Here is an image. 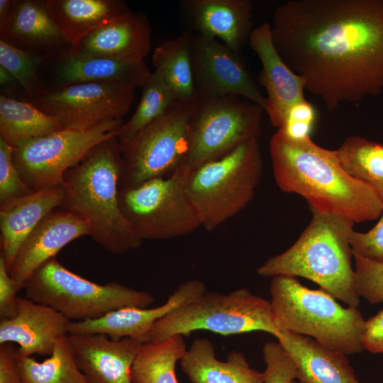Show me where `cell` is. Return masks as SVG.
I'll return each instance as SVG.
<instances>
[{
  "label": "cell",
  "mask_w": 383,
  "mask_h": 383,
  "mask_svg": "<svg viewBox=\"0 0 383 383\" xmlns=\"http://www.w3.org/2000/svg\"><path fill=\"white\" fill-rule=\"evenodd\" d=\"M271 33L328 110L383 91V0H289L275 9Z\"/></svg>",
  "instance_id": "cell-1"
},
{
  "label": "cell",
  "mask_w": 383,
  "mask_h": 383,
  "mask_svg": "<svg viewBox=\"0 0 383 383\" xmlns=\"http://www.w3.org/2000/svg\"><path fill=\"white\" fill-rule=\"evenodd\" d=\"M270 153L279 188L304 197L311 210L354 223L382 216L383 205L374 189L344 169L336 150L321 148L310 136L292 138L278 128L270 139Z\"/></svg>",
  "instance_id": "cell-2"
},
{
  "label": "cell",
  "mask_w": 383,
  "mask_h": 383,
  "mask_svg": "<svg viewBox=\"0 0 383 383\" xmlns=\"http://www.w3.org/2000/svg\"><path fill=\"white\" fill-rule=\"evenodd\" d=\"M122 170L117 135L92 148L64 174L62 209L90 226V237L113 255L137 249L142 240L122 213L118 201Z\"/></svg>",
  "instance_id": "cell-3"
},
{
  "label": "cell",
  "mask_w": 383,
  "mask_h": 383,
  "mask_svg": "<svg viewBox=\"0 0 383 383\" xmlns=\"http://www.w3.org/2000/svg\"><path fill=\"white\" fill-rule=\"evenodd\" d=\"M312 218L297 240L286 251L258 267L262 277H301L347 304L355 307L360 297L355 286L351 236L354 222L343 216L312 210Z\"/></svg>",
  "instance_id": "cell-4"
},
{
  "label": "cell",
  "mask_w": 383,
  "mask_h": 383,
  "mask_svg": "<svg viewBox=\"0 0 383 383\" xmlns=\"http://www.w3.org/2000/svg\"><path fill=\"white\" fill-rule=\"evenodd\" d=\"M271 307L277 328L306 335L345 355L365 350L366 321L357 308L343 307L323 289H311L296 277H272Z\"/></svg>",
  "instance_id": "cell-5"
},
{
  "label": "cell",
  "mask_w": 383,
  "mask_h": 383,
  "mask_svg": "<svg viewBox=\"0 0 383 383\" xmlns=\"http://www.w3.org/2000/svg\"><path fill=\"white\" fill-rule=\"evenodd\" d=\"M262 170L255 139L190 171L185 187L201 226L212 231L243 211L254 197Z\"/></svg>",
  "instance_id": "cell-6"
},
{
  "label": "cell",
  "mask_w": 383,
  "mask_h": 383,
  "mask_svg": "<svg viewBox=\"0 0 383 383\" xmlns=\"http://www.w3.org/2000/svg\"><path fill=\"white\" fill-rule=\"evenodd\" d=\"M199 330L223 335L264 331L275 338L279 332L270 301L240 288L227 294L205 292L172 310L155 321L145 343L175 335H189Z\"/></svg>",
  "instance_id": "cell-7"
},
{
  "label": "cell",
  "mask_w": 383,
  "mask_h": 383,
  "mask_svg": "<svg viewBox=\"0 0 383 383\" xmlns=\"http://www.w3.org/2000/svg\"><path fill=\"white\" fill-rule=\"evenodd\" d=\"M25 297L48 306L71 321L96 319L123 307L148 308L150 293L116 282L99 284L65 267L55 257L37 269L23 286Z\"/></svg>",
  "instance_id": "cell-8"
},
{
  "label": "cell",
  "mask_w": 383,
  "mask_h": 383,
  "mask_svg": "<svg viewBox=\"0 0 383 383\" xmlns=\"http://www.w3.org/2000/svg\"><path fill=\"white\" fill-rule=\"evenodd\" d=\"M264 109L237 95L196 96L182 167L192 171L257 139Z\"/></svg>",
  "instance_id": "cell-9"
},
{
  "label": "cell",
  "mask_w": 383,
  "mask_h": 383,
  "mask_svg": "<svg viewBox=\"0 0 383 383\" xmlns=\"http://www.w3.org/2000/svg\"><path fill=\"white\" fill-rule=\"evenodd\" d=\"M190 170L181 166L172 175L119 189L121 211L143 240H167L201 226L185 187Z\"/></svg>",
  "instance_id": "cell-10"
},
{
  "label": "cell",
  "mask_w": 383,
  "mask_h": 383,
  "mask_svg": "<svg viewBox=\"0 0 383 383\" xmlns=\"http://www.w3.org/2000/svg\"><path fill=\"white\" fill-rule=\"evenodd\" d=\"M195 100H177L164 114L128 141L120 143V189L167 177L182 165L187 149L189 119Z\"/></svg>",
  "instance_id": "cell-11"
},
{
  "label": "cell",
  "mask_w": 383,
  "mask_h": 383,
  "mask_svg": "<svg viewBox=\"0 0 383 383\" xmlns=\"http://www.w3.org/2000/svg\"><path fill=\"white\" fill-rule=\"evenodd\" d=\"M122 120L103 123L88 131L62 129L20 141L13 162L33 192L62 186L65 173L99 143L117 135Z\"/></svg>",
  "instance_id": "cell-12"
},
{
  "label": "cell",
  "mask_w": 383,
  "mask_h": 383,
  "mask_svg": "<svg viewBox=\"0 0 383 383\" xmlns=\"http://www.w3.org/2000/svg\"><path fill=\"white\" fill-rule=\"evenodd\" d=\"M135 89L101 83H82L43 88L28 101L55 118L63 129L88 131L130 110Z\"/></svg>",
  "instance_id": "cell-13"
},
{
  "label": "cell",
  "mask_w": 383,
  "mask_h": 383,
  "mask_svg": "<svg viewBox=\"0 0 383 383\" xmlns=\"http://www.w3.org/2000/svg\"><path fill=\"white\" fill-rule=\"evenodd\" d=\"M238 54L216 38L190 31V56L196 96L237 95L265 110L266 97Z\"/></svg>",
  "instance_id": "cell-14"
},
{
  "label": "cell",
  "mask_w": 383,
  "mask_h": 383,
  "mask_svg": "<svg viewBox=\"0 0 383 383\" xmlns=\"http://www.w3.org/2000/svg\"><path fill=\"white\" fill-rule=\"evenodd\" d=\"M206 292L199 279L180 284L162 305L154 308L123 307L96 319L71 321L69 334H104L113 340L130 338L145 343L156 321Z\"/></svg>",
  "instance_id": "cell-15"
},
{
  "label": "cell",
  "mask_w": 383,
  "mask_h": 383,
  "mask_svg": "<svg viewBox=\"0 0 383 383\" xmlns=\"http://www.w3.org/2000/svg\"><path fill=\"white\" fill-rule=\"evenodd\" d=\"M91 235L89 224L79 216L55 209L31 231L18 249L9 273L21 289L40 266L55 257L72 240Z\"/></svg>",
  "instance_id": "cell-16"
},
{
  "label": "cell",
  "mask_w": 383,
  "mask_h": 383,
  "mask_svg": "<svg viewBox=\"0 0 383 383\" xmlns=\"http://www.w3.org/2000/svg\"><path fill=\"white\" fill-rule=\"evenodd\" d=\"M249 43L262 67L259 80L267 92L265 111L271 123L279 128L290 107L306 99L304 81L290 70L278 54L270 23H264L254 28Z\"/></svg>",
  "instance_id": "cell-17"
},
{
  "label": "cell",
  "mask_w": 383,
  "mask_h": 383,
  "mask_svg": "<svg viewBox=\"0 0 383 383\" xmlns=\"http://www.w3.org/2000/svg\"><path fill=\"white\" fill-rule=\"evenodd\" d=\"M68 339L88 383H133L131 367L143 343L104 334H68Z\"/></svg>",
  "instance_id": "cell-18"
},
{
  "label": "cell",
  "mask_w": 383,
  "mask_h": 383,
  "mask_svg": "<svg viewBox=\"0 0 383 383\" xmlns=\"http://www.w3.org/2000/svg\"><path fill=\"white\" fill-rule=\"evenodd\" d=\"M70 322L48 306L18 296L16 315L0 321V345L17 343L23 357L50 356L57 340L69 334Z\"/></svg>",
  "instance_id": "cell-19"
},
{
  "label": "cell",
  "mask_w": 383,
  "mask_h": 383,
  "mask_svg": "<svg viewBox=\"0 0 383 383\" xmlns=\"http://www.w3.org/2000/svg\"><path fill=\"white\" fill-rule=\"evenodd\" d=\"M55 55V76L63 86L82 83H101L125 89L143 87L152 72L146 64L128 62L86 55L72 46Z\"/></svg>",
  "instance_id": "cell-20"
},
{
  "label": "cell",
  "mask_w": 383,
  "mask_h": 383,
  "mask_svg": "<svg viewBox=\"0 0 383 383\" xmlns=\"http://www.w3.org/2000/svg\"><path fill=\"white\" fill-rule=\"evenodd\" d=\"M72 47L92 56L140 62L151 48V27L141 11L126 16L91 31Z\"/></svg>",
  "instance_id": "cell-21"
},
{
  "label": "cell",
  "mask_w": 383,
  "mask_h": 383,
  "mask_svg": "<svg viewBox=\"0 0 383 383\" xmlns=\"http://www.w3.org/2000/svg\"><path fill=\"white\" fill-rule=\"evenodd\" d=\"M0 40L41 55L58 53L69 45L46 1L40 0H16L8 18L0 25Z\"/></svg>",
  "instance_id": "cell-22"
},
{
  "label": "cell",
  "mask_w": 383,
  "mask_h": 383,
  "mask_svg": "<svg viewBox=\"0 0 383 383\" xmlns=\"http://www.w3.org/2000/svg\"><path fill=\"white\" fill-rule=\"evenodd\" d=\"M184 4L195 33L219 38L237 53L249 42L253 30L250 0H188Z\"/></svg>",
  "instance_id": "cell-23"
},
{
  "label": "cell",
  "mask_w": 383,
  "mask_h": 383,
  "mask_svg": "<svg viewBox=\"0 0 383 383\" xmlns=\"http://www.w3.org/2000/svg\"><path fill=\"white\" fill-rule=\"evenodd\" d=\"M64 196L62 186H57L0 204L1 255L8 270L28 235L61 206Z\"/></svg>",
  "instance_id": "cell-24"
},
{
  "label": "cell",
  "mask_w": 383,
  "mask_h": 383,
  "mask_svg": "<svg viewBox=\"0 0 383 383\" xmlns=\"http://www.w3.org/2000/svg\"><path fill=\"white\" fill-rule=\"evenodd\" d=\"M276 338L294 360L299 383H360L346 355L286 330Z\"/></svg>",
  "instance_id": "cell-25"
},
{
  "label": "cell",
  "mask_w": 383,
  "mask_h": 383,
  "mask_svg": "<svg viewBox=\"0 0 383 383\" xmlns=\"http://www.w3.org/2000/svg\"><path fill=\"white\" fill-rule=\"evenodd\" d=\"M191 383H264L265 375L252 369L242 352L231 351L226 361L218 360L207 338H196L180 360Z\"/></svg>",
  "instance_id": "cell-26"
},
{
  "label": "cell",
  "mask_w": 383,
  "mask_h": 383,
  "mask_svg": "<svg viewBox=\"0 0 383 383\" xmlns=\"http://www.w3.org/2000/svg\"><path fill=\"white\" fill-rule=\"evenodd\" d=\"M48 6L69 45L130 13L122 0H46Z\"/></svg>",
  "instance_id": "cell-27"
},
{
  "label": "cell",
  "mask_w": 383,
  "mask_h": 383,
  "mask_svg": "<svg viewBox=\"0 0 383 383\" xmlns=\"http://www.w3.org/2000/svg\"><path fill=\"white\" fill-rule=\"evenodd\" d=\"M63 129L59 121L28 101L0 95V137L13 148L21 140Z\"/></svg>",
  "instance_id": "cell-28"
},
{
  "label": "cell",
  "mask_w": 383,
  "mask_h": 383,
  "mask_svg": "<svg viewBox=\"0 0 383 383\" xmlns=\"http://www.w3.org/2000/svg\"><path fill=\"white\" fill-rule=\"evenodd\" d=\"M183 335L143 343L131 367L133 383H178L175 367L187 351Z\"/></svg>",
  "instance_id": "cell-29"
},
{
  "label": "cell",
  "mask_w": 383,
  "mask_h": 383,
  "mask_svg": "<svg viewBox=\"0 0 383 383\" xmlns=\"http://www.w3.org/2000/svg\"><path fill=\"white\" fill-rule=\"evenodd\" d=\"M152 63L177 100L196 98L190 56V31L185 30L157 47Z\"/></svg>",
  "instance_id": "cell-30"
},
{
  "label": "cell",
  "mask_w": 383,
  "mask_h": 383,
  "mask_svg": "<svg viewBox=\"0 0 383 383\" xmlns=\"http://www.w3.org/2000/svg\"><path fill=\"white\" fill-rule=\"evenodd\" d=\"M18 364L23 383H88L77 364L68 335L57 340L45 360L18 354Z\"/></svg>",
  "instance_id": "cell-31"
},
{
  "label": "cell",
  "mask_w": 383,
  "mask_h": 383,
  "mask_svg": "<svg viewBox=\"0 0 383 383\" xmlns=\"http://www.w3.org/2000/svg\"><path fill=\"white\" fill-rule=\"evenodd\" d=\"M336 151L344 169L372 187L383 205V144L353 135Z\"/></svg>",
  "instance_id": "cell-32"
},
{
  "label": "cell",
  "mask_w": 383,
  "mask_h": 383,
  "mask_svg": "<svg viewBox=\"0 0 383 383\" xmlns=\"http://www.w3.org/2000/svg\"><path fill=\"white\" fill-rule=\"evenodd\" d=\"M142 89L141 98L135 111L118 131L117 138L120 143L130 140L139 131L164 114L177 101L157 70L152 72Z\"/></svg>",
  "instance_id": "cell-33"
},
{
  "label": "cell",
  "mask_w": 383,
  "mask_h": 383,
  "mask_svg": "<svg viewBox=\"0 0 383 383\" xmlns=\"http://www.w3.org/2000/svg\"><path fill=\"white\" fill-rule=\"evenodd\" d=\"M45 57L38 52L0 40V65L16 78L27 96V101L33 99L44 88L38 72Z\"/></svg>",
  "instance_id": "cell-34"
},
{
  "label": "cell",
  "mask_w": 383,
  "mask_h": 383,
  "mask_svg": "<svg viewBox=\"0 0 383 383\" xmlns=\"http://www.w3.org/2000/svg\"><path fill=\"white\" fill-rule=\"evenodd\" d=\"M355 286L357 295L371 304L383 302V262L353 255Z\"/></svg>",
  "instance_id": "cell-35"
},
{
  "label": "cell",
  "mask_w": 383,
  "mask_h": 383,
  "mask_svg": "<svg viewBox=\"0 0 383 383\" xmlns=\"http://www.w3.org/2000/svg\"><path fill=\"white\" fill-rule=\"evenodd\" d=\"M13 150L0 137V204L33 193L13 164Z\"/></svg>",
  "instance_id": "cell-36"
},
{
  "label": "cell",
  "mask_w": 383,
  "mask_h": 383,
  "mask_svg": "<svg viewBox=\"0 0 383 383\" xmlns=\"http://www.w3.org/2000/svg\"><path fill=\"white\" fill-rule=\"evenodd\" d=\"M262 354L266 365L264 383H290L296 378V365L279 342L266 343Z\"/></svg>",
  "instance_id": "cell-37"
},
{
  "label": "cell",
  "mask_w": 383,
  "mask_h": 383,
  "mask_svg": "<svg viewBox=\"0 0 383 383\" xmlns=\"http://www.w3.org/2000/svg\"><path fill=\"white\" fill-rule=\"evenodd\" d=\"M351 248L353 255L383 262V213L379 222L367 232L353 231Z\"/></svg>",
  "instance_id": "cell-38"
},
{
  "label": "cell",
  "mask_w": 383,
  "mask_h": 383,
  "mask_svg": "<svg viewBox=\"0 0 383 383\" xmlns=\"http://www.w3.org/2000/svg\"><path fill=\"white\" fill-rule=\"evenodd\" d=\"M21 288L12 279L5 260L0 256V318L14 317L18 311L17 292Z\"/></svg>",
  "instance_id": "cell-39"
},
{
  "label": "cell",
  "mask_w": 383,
  "mask_h": 383,
  "mask_svg": "<svg viewBox=\"0 0 383 383\" xmlns=\"http://www.w3.org/2000/svg\"><path fill=\"white\" fill-rule=\"evenodd\" d=\"M0 383H23L18 368L17 348L11 343L0 345Z\"/></svg>",
  "instance_id": "cell-40"
},
{
  "label": "cell",
  "mask_w": 383,
  "mask_h": 383,
  "mask_svg": "<svg viewBox=\"0 0 383 383\" xmlns=\"http://www.w3.org/2000/svg\"><path fill=\"white\" fill-rule=\"evenodd\" d=\"M363 344L370 353L383 354V309L366 321Z\"/></svg>",
  "instance_id": "cell-41"
},
{
  "label": "cell",
  "mask_w": 383,
  "mask_h": 383,
  "mask_svg": "<svg viewBox=\"0 0 383 383\" xmlns=\"http://www.w3.org/2000/svg\"><path fill=\"white\" fill-rule=\"evenodd\" d=\"M315 119V109L312 104L305 99L296 103L290 107L287 113L283 126L287 123H309L313 125Z\"/></svg>",
  "instance_id": "cell-42"
},
{
  "label": "cell",
  "mask_w": 383,
  "mask_h": 383,
  "mask_svg": "<svg viewBox=\"0 0 383 383\" xmlns=\"http://www.w3.org/2000/svg\"><path fill=\"white\" fill-rule=\"evenodd\" d=\"M0 84L1 89L13 90L21 86L16 78L6 68L0 65Z\"/></svg>",
  "instance_id": "cell-43"
},
{
  "label": "cell",
  "mask_w": 383,
  "mask_h": 383,
  "mask_svg": "<svg viewBox=\"0 0 383 383\" xmlns=\"http://www.w3.org/2000/svg\"><path fill=\"white\" fill-rule=\"evenodd\" d=\"M16 0H0V25L8 18Z\"/></svg>",
  "instance_id": "cell-44"
},
{
  "label": "cell",
  "mask_w": 383,
  "mask_h": 383,
  "mask_svg": "<svg viewBox=\"0 0 383 383\" xmlns=\"http://www.w3.org/2000/svg\"><path fill=\"white\" fill-rule=\"evenodd\" d=\"M290 383H299V382H297L293 380V381H292Z\"/></svg>",
  "instance_id": "cell-45"
}]
</instances>
